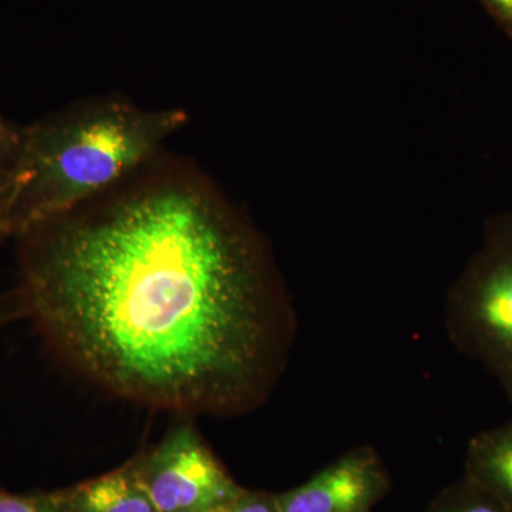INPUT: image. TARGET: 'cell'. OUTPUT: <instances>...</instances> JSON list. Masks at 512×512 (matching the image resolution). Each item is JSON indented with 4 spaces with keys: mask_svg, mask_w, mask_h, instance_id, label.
Listing matches in <instances>:
<instances>
[{
    "mask_svg": "<svg viewBox=\"0 0 512 512\" xmlns=\"http://www.w3.org/2000/svg\"><path fill=\"white\" fill-rule=\"evenodd\" d=\"M25 318L113 396L232 417L274 392L296 315L268 242L198 168L160 153L23 231Z\"/></svg>",
    "mask_w": 512,
    "mask_h": 512,
    "instance_id": "obj_1",
    "label": "cell"
},
{
    "mask_svg": "<svg viewBox=\"0 0 512 512\" xmlns=\"http://www.w3.org/2000/svg\"><path fill=\"white\" fill-rule=\"evenodd\" d=\"M180 107L143 109L100 97L23 128L13 173L16 234L109 190L187 123Z\"/></svg>",
    "mask_w": 512,
    "mask_h": 512,
    "instance_id": "obj_2",
    "label": "cell"
},
{
    "mask_svg": "<svg viewBox=\"0 0 512 512\" xmlns=\"http://www.w3.org/2000/svg\"><path fill=\"white\" fill-rule=\"evenodd\" d=\"M446 316L454 340L512 373V212L488 221L483 249L448 292Z\"/></svg>",
    "mask_w": 512,
    "mask_h": 512,
    "instance_id": "obj_3",
    "label": "cell"
},
{
    "mask_svg": "<svg viewBox=\"0 0 512 512\" xmlns=\"http://www.w3.org/2000/svg\"><path fill=\"white\" fill-rule=\"evenodd\" d=\"M133 463L158 512H205L244 490L188 424Z\"/></svg>",
    "mask_w": 512,
    "mask_h": 512,
    "instance_id": "obj_4",
    "label": "cell"
},
{
    "mask_svg": "<svg viewBox=\"0 0 512 512\" xmlns=\"http://www.w3.org/2000/svg\"><path fill=\"white\" fill-rule=\"evenodd\" d=\"M389 474L372 447L353 448L311 480L278 494L279 512H370L387 494Z\"/></svg>",
    "mask_w": 512,
    "mask_h": 512,
    "instance_id": "obj_5",
    "label": "cell"
},
{
    "mask_svg": "<svg viewBox=\"0 0 512 512\" xmlns=\"http://www.w3.org/2000/svg\"><path fill=\"white\" fill-rule=\"evenodd\" d=\"M57 493L64 512H158L137 476L133 460Z\"/></svg>",
    "mask_w": 512,
    "mask_h": 512,
    "instance_id": "obj_6",
    "label": "cell"
},
{
    "mask_svg": "<svg viewBox=\"0 0 512 512\" xmlns=\"http://www.w3.org/2000/svg\"><path fill=\"white\" fill-rule=\"evenodd\" d=\"M468 471L481 493L512 507V430L477 440L471 446Z\"/></svg>",
    "mask_w": 512,
    "mask_h": 512,
    "instance_id": "obj_7",
    "label": "cell"
},
{
    "mask_svg": "<svg viewBox=\"0 0 512 512\" xmlns=\"http://www.w3.org/2000/svg\"><path fill=\"white\" fill-rule=\"evenodd\" d=\"M478 490V488H477ZM424 512H501L493 498L471 491V488H451L437 497Z\"/></svg>",
    "mask_w": 512,
    "mask_h": 512,
    "instance_id": "obj_8",
    "label": "cell"
},
{
    "mask_svg": "<svg viewBox=\"0 0 512 512\" xmlns=\"http://www.w3.org/2000/svg\"><path fill=\"white\" fill-rule=\"evenodd\" d=\"M0 512H63L59 493L10 494L0 491Z\"/></svg>",
    "mask_w": 512,
    "mask_h": 512,
    "instance_id": "obj_9",
    "label": "cell"
},
{
    "mask_svg": "<svg viewBox=\"0 0 512 512\" xmlns=\"http://www.w3.org/2000/svg\"><path fill=\"white\" fill-rule=\"evenodd\" d=\"M205 512H279L278 494L242 490L235 497Z\"/></svg>",
    "mask_w": 512,
    "mask_h": 512,
    "instance_id": "obj_10",
    "label": "cell"
},
{
    "mask_svg": "<svg viewBox=\"0 0 512 512\" xmlns=\"http://www.w3.org/2000/svg\"><path fill=\"white\" fill-rule=\"evenodd\" d=\"M16 234V183L13 168L0 167V241Z\"/></svg>",
    "mask_w": 512,
    "mask_h": 512,
    "instance_id": "obj_11",
    "label": "cell"
},
{
    "mask_svg": "<svg viewBox=\"0 0 512 512\" xmlns=\"http://www.w3.org/2000/svg\"><path fill=\"white\" fill-rule=\"evenodd\" d=\"M23 128L0 120V167H15L16 158L22 146Z\"/></svg>",
    "mask_w": 512,
    "mask_h": 512,
    "instance_id": "obj_12",
    "label": "cell"
},
{
    "mask_svg": "<svg viewBox=\"0 0 512 512\" xmlns=\"http://www.w3.org/2000/svg\"><path fill=\"white\" fill-rule=\"evenodd\" d=\"M495 25L512 40V0H478Z\"/></svg>",
    "mask_w": 512,
    "mask_h": 512,
    "instance_id": "obj_13",
    "label": "cell"
},
{
    "mask_svg": "<svg viewBox=\"0 0 512 512\" xmlns=\"http://www.w3.org/2000/svg\"><path fill=\"white\" fill-rule=\"evenodd\" d=\"M18 316H25L19 293L16 296H9V298L0 296V322L18 318Z\"/></svg>",
    "mask_w": 512,
    "mask_h": 512,
    "instance_id": "obj_14",
    "label": "cell"
}]
</instances>
